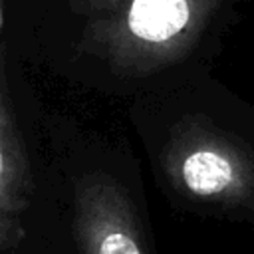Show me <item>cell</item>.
<instances>
[{
  "label": "cell",
  "mask_w": 254,
  "mask_h": 254,
  "mask_svg": "<svg viewBox=\"0 0 254 254\" xmlns=\"http://www.w3.org/2000/svg\"><path fill=\"white\" fill-rule=\"evenodd\" d=\"M222 0H71L83 16L81 50L129 75L183 60Z\"/></svg>",
  "instance_id": "cell-1"
},
{
  "label": "cell",
  "mask_w": 254,
  "mask_h": 254,
  "mask_svg": "<svg viewBox=\"0 0 254 254\" xmlns=\"http://www.w3.org/2000/svg\"><path fill=\"white\" fill-rule=\"evenodd\" d=\"M26 236V230L20 222V216L10 214L0 208V254L14 250Z\"/></svg>",
  "instance_id": "cell-5"
},
{
  "label": "cell",
  "mask_w": 254,
  "mask_h": 254,
  "mask_svg": "<svg viewBox=\"0 0 254 254\" xmlns=\"http://www.w3.org/2000/svg\"><path fill=\"white\" fill-rule=\"evenodd\" d=\"M32 169L0 77V208L20 216L32 198Z\"/></svg>",
  "instance_id": "cell-4"
},
{
  "label": "cell",
  "mask_w": 254,
  "mask_h": 254,
  "mask_svg": "<svg viewBox=\"0 0 254 254\" xmlns=\"http://www.w3.org/2000/svg\"><path fill=\"white\" fill-rule=\"evenodd\" d=\"M73 236L79 254H149L129 196L101 175L75 183Z\"/></svg>",
  "instance_id": "cell-3"
},
{
  "label": "cell",
  "mask_w": 254,
  "mask_h": 254,
  "mask_svg": "<svg viewBox=\"0 0 254 254\" xmlns=\"http://www.w3.org/2000/svg\"><path fill=\"white\" fill-rule=\"evenodd\" d=\"M163 171L185 196L200 202L254 200V157L224 133L189 119L163 151Z\"/></svg>",
  "instance_id": "cell-2"
}]
</instances>
